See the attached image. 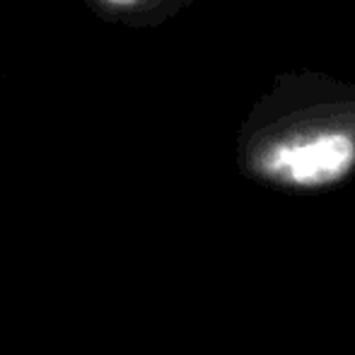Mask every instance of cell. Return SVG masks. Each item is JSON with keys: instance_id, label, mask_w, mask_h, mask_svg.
Instances as JSON below:
<instances>
[{"instance_id": "cell-1", "label": "cell", "mask_w": 355, "mask_h": 355, "mask_svg": "<svg viewBox=\"0 0 355 355\" xmlns=\"http://www.w3.org/2000/svg\"><path fill=\"white\" fill-rule=\"evenodd\" d=\"M355 162V143L346 133H317L281 143L263 155V169L285 182L317 187L341 179Z\"/></svg>"}, {"instance_id": "cell-2", "label": "cell", "mask_w": 355, "mask_h": 355, "mask_svg": "<svg viewBox=\"0 0 355 355\" xmlns=\"http://www.w3.org/2000/svg\"><path fill=\"white\" fill-rule=\"evenodd\" d=\"M109 3H114V5H131V3H136V0H109Z\"/></svg>"}]
</instances>
